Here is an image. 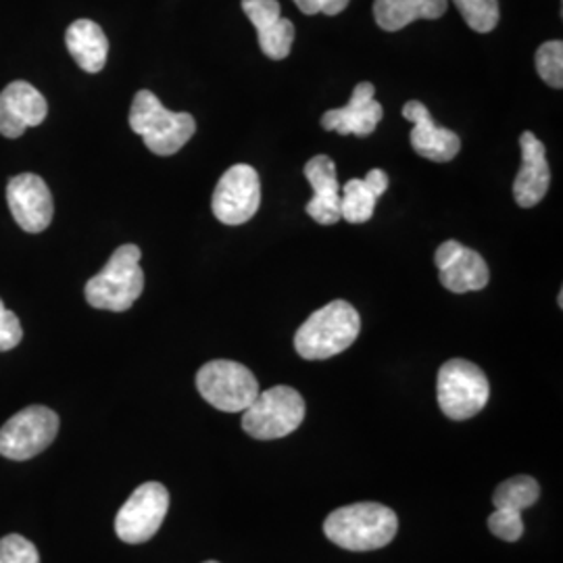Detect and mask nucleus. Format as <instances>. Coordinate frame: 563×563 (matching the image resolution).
Listing matches in <instances>:
<instances>
[{
  "mask_svg": "<svg viewBox=\"0 0 563 563\" xmlns=\"http://www.w3.org/2000/svg\"><path fill=\"white\" fill-rule=\"evenodd\" d=\"M397 514L380 504H353L334 509L325 522L323 532L334 544L346 551H376L397 537Z\"/></svg>",
  "mask_w": 563,
  "mask_h": 563,
  "instance_id": "f257e3e1",
  "label": "nucleus"
},
{
  "mask_svg": "<svg viewBox=\"0 0 563 563\" xmlns=\"http://www.w3.org/2000/svg\"><path fill=\"white\" fill-rule=\"evenodd\" d=\"M360 330L362 318L351 302H328L297 330L295 349L307 362H323L346 351L357 341Z\"/></svg>",
  "mask_w": 563,
  "mask_h": 563,
  "instance_id": "f03ea898",
  "label": "nucleus"
},
{
  "mask_svg": "<svg viewBox=\"0 0 563 563\" xmlns=\"http://www.w3.org/2000/svg\"><path fill=\"white\" fill-rule=\"evenodd\" d=\"M130 128L151 153L169 157L195 136L197 121L190 113L169 111L151 90H141L130 109Z\"/></svg>",
  "mask_w": 563,
  "mask_h": 563,
  "instance_id": "7ed1b4c3",
  "label": "nucleus"
},
{
  "mask_svg": "<svg viewBox=\"0 0 563 563\" xmlns=\"http://www.w3.org/2000/svg\"><path fill=\"white\" fill-rule=\"evenodd\" d=\"M141 249L136 244L120 246L101 272L86 284V301L102 311H128L144 290Z\"/></svg>",
  "mask_w": 563,
  "mask_h": 563,
  "instance_id": "20e7f679",
  "label": "nucleus"
},
{
  "mask_svg": "<svg viewBox=\"0 0 563 563\" xmlns=\"http://www.w3.org/2000/svg\"><path fill=\"white\" fill-rule=\"evenodd\" d=\"M305 399L290 386H274L260 393L242 413V428L257 441H276L292 434L305 420Z\"/></svg>",
  "mask_w": 563,
  "mask_h": 563,
  "instance_id": "39448f33",
  "label": "nucleus"
},
{
  "mask_svg": "<svg viewBox=\"0 0 563 563\" xmlns=\"http://www.w3.org/2000/svg\"><path fill=\"white\" fill-rule=\"evenodd\" d=\"M490 397V384L483 369L467 360H449L439 369L437 399L444 416L463 422L478 416Z\"/></svg>",
  "mask_w": 563,
  "mask_h": 563,
  "instance_id": "423d86ee",
  "label": "nucleus"
},
{
  "mask_svg": "<svg viewBox=\"0 0 563 563\" xmlns=\"http://www.w3.org/2000/svg\"><path fill=\"white\" fill-rule=\"evenodd\" d=\"M197 388L205 401L225 413H242L262 393L246 365L228 360L205 363L197 374Z\"/></svg>",
  "mask_w": 563,
  "mask_h": 563,
  "instance_id": "0eeeda50",
  "label": "nucleus"
},
{
  "mask_svg": "<svg viewBox=\"0 0 563 563\" xmlns=\"http://www.w3.org/2000/svg\"><path fill=\"white\" fill-rule=\"evenodd\" d=\"M59 432V416L42 405L21 409L0 428V455L25 462L46 451Z\"/></svg>",
  "mask_w": 563,
  "mask_h": 563,
  "instance_id": "6e6552de",
  "label": "nucleus"
},
{
  "mask_svg": "<svg viewBox=\"0 0 563 563\" xmlns=\"http://www.w3.org/2000/svg\"><path fill=\"white\" fill-rule=\"evenodd\" d=\"M169 493L162 483H144L130 495L115 518V532L123 543L151 541L167 516Z\"/></svg>",
  "mask_w": 563,
  "mask_h": 563,
  "instance_id": "1a4fd4ad",
  "label": "nucleus"
},
{
  "mask_svg": "<svg viewBox=\"0 0 563 563\" xmlns=\"http://www.w3.org/2000/svg\"><path fill=\"white\" fill-rule=\"evenodd\" d=\"M262 205V181L255 167L239 163L223 174L216 192L211 209L213 216L225 225H242L255 218Z\"/></svg>",
  "mask_w": 563,
  "mask_h": 563,
  "instance_id": "9d476101",
  "label": "nucleus"
},
{
  "mask_svg": "<svg viewBox=\"0 0 563 563\" xmlns=\"http://www.w3.org/2000/svg\"><path fill=\"white\" fill-rule=\"evenodd\" d=\"M7 202L13 220L30 234L44 232L55 216L53 195L36 174H20L7 184Z\"/></svg>",
  "mask_w": 563,
  "mask_h": 563,
  "instance_id": "9b49d317",
  "label": "nucleus"
},
{
  "mask_svg": "<svg viewBox=\"0 0 563 563\" xmlns=\"http://www.w3.org/2000/svg\"><path fill=\"white\" fill-rule=\"evenodd\" d=\"M434 263L439 267L441 284L455 295L483 290L490 280L483 255L463 246L462 242H443L434 253Z\"/></svg>",
  "mask_w": 563,
  "mask_h": 563,
  "instance_id": "f8f14e48",
  "label": "nucleus"
},
{
  "mask_svg": "<svg viewBox=\"0 0 563 563\" xmlns=\"http://www.w3.org/2000/svg\"><path fill=\"white\" fill-rule=\"evenodd\" d=\"M384 109L376 101V88L372 81H362L353 88L351 101L341 109L323 113L322 128L328 132H339L341 136H369L383 121Z\"/></svg>",
  "mask_w": 563,
  "mask_h": 563,
  "instance_id": "ddd939ff",
  "label": "nucleus"
},
{
  "mask_svg": "<svg viewBox=\"0 0 563 563\" xmlns=\"http://www.w3.org/2000/svg\"><path fill=\"white\" fill-rule=\"evenodd\" d=\"M46 113V99L27 81H11L0 92V134L4 139H20L27 128L41 125Z\"/></svg>",
  "mask_w": 563,
  "mask_h": 563,
  "instance_id": "4468645a",
  "label": "nucleus"
},
{
  "mask_svg": "<svg viewBox=\"0 0 563 563\" xmlns=\"http://www.w3.org/2000/svg\"><path fill=\"white\" fill-rule=\"evenodd\" d=\"M402 118L413 123L409 141L413 151L428 162L446 163L455 159L462 141L455 132L437 125L428 107L420 101H409L402 107Z\"/></svg>",
  "mask_w": 563,
  "mask_h": 563,
  "instance_id": "2eb2a0df",
  "label": "nucleus"
},
{
  "mask_svg": "<svg viewBox=\"0 0 563 563\" xmlns=\"http://www.w3.org/2000/svg\"><path fill=\"white\" fill-rule=\"evenodd\" d=\"M242 11L255 25L263 55L269 59H286L292 51L295 25L282 18L278 0H242Z\"/></svg>",
  "mask_w": 563,
  "mask_h": 563,
  "instance_id": "dca6fc26",
  "label": "nucleus"
},
{
  "mask_svg": "<svg viewBox=\"0 0 563 563\" xmlns=\"http://www.w3.org/2000/svg\"><path fill=\"white\" fill-rule=\"evenodd\" d=\"M305 178L313 188L311 201L305 205L307 216L320 225L341 222V186L334 162L328 155H316L305 165Z\"/></svg>",
  "mask_w": 563,
  "mask_h": 563,
  "instance_id": "f3484780",
  "label": "nucleus"
},
{
  "mask_svg": "<svg viewBox=\"0 0 563 563\" xmlns=\"http://www.w3.org/2000/svg\"><path fill=\"white\" fill-rule=\"evenodd\" d=\"M522 148V167L514 181V197L516 202L530 209L543 201L551 184V169L547 163V151L543 142L539 141L532 132H523L520 136Z\"/></svg>",
  "mask_w": 563,
  "mask_h": 563,
  "instance_id": "a211bd4d",
  "label": "nucleus"
},
{
  "mask_svg": "<svg viewBox=\"0 0 563 563\" xmlns=\"http://www.w3.org/2000/svg\"><path fill=\"white\" fill-rule=\"evenodd\" d=\"M65 44L86 74H99L109 55V41L101 25L90 20L74 21L65 32Z\"/></svg>",
  "mask_w": 563,
  "mask_h": 563,
  "instance_id": "6ab92c4d",
  "label": "nucleus"
},
{
  "mask_svg": "<svg viewBox=\"0 0 563 563\" xmlns=\"http://www.w3.org/2000/svg\"><path fill=\"white\" fill-rule=\"evenodd\" d=\"M449 0H376L374 18L384 32H399L416 20H439Z\"/></svg>",
  "mask_w": 563,
  "mask_h": 563,
  "instance_id": "aec40b11",
  "label": "nucleus"
},
{
  "mask_svg": "<svg viewBox=\"0 0 563 563\" xmlns=\"http://www.w3.org/2000/svg\"><path fill=\"white\" fill-rule=\"evenodd\" d=\"M539 497H541V486L532 476H514L495 488L493 505L495 509L522 514L523 509L537 504Z\"/></svg>",
  "mask_w": 563,
  "mask_h": 563,
  "instance_id": "412c9836",
  "label": "nucleus"
},
{
  "mask_svg": "<svg viewBox=\"0 0 563 563\" xmlns=\"http://www.w3.org/2000/svg\"><path fill=\"white\" fill-rule=\"evenodd\" d=\"M378 197L365 180H349L341 190V220L365 223L374 218Z\"/></svg>",
  "mask_w": 563,
  "mask_h": 563,
  "instance_id": "4be33fe9",
  "label": "nucleus"
},
{
  "mask_svg": "<svg viewBox=\"0 0 563 563\" xmlns=\"http://www.w3.org/2000/svg\"><path fill=\"white\" fill-rule=\"evenodd\" d=\"M470 30L488 34L499 23V0H453Z\"/></svg>",
  "mask_w": 563,
  "mask_h": 563,
  "instance_id": "5701e85b",
  "label": "nucleus"
},
{
  "mask_svg": "<svg viewBox=\"0 0 563 563\" xmlns=\"http://www.w3.org/2000/svg\"><path fill=\"white\" fill-rule=\"evenodd\" d=\"M537 71L551 88H563V42L549 41L537 51Z\"/></svg>",
  "mask_w": 563,
  "mask_h": 563,
  "instance_id": "b1692460",
  "label": "nucleus"
},
{
  "mask_svg": "<svg viewBox=\"0 0 563 563\" xmlns=\"http://www.w3.org/2000/svg\"><path fill=\"white\" fill-rule=\"evenodd\" d=\"M0 563H41V555L25 537L7 534L0 539Z\"/></svg>",
  "mask_w": 563,
  "mask_h": 563,
  "instance_id": "393cba45",
  "label": "nucleus"
},
{
  "mask_svg": "<svg viewBox=\"0 0 563 563\" xmlns=\"http://www.w3.org/2000/svg\"><path fill=\"white\" fill-rule=\"evenodd\" d=\"M488 530L505 543H516L523 534L522 514L495 509L488 518Z\"/></svg>",
  "mask_w": 563,
  "mask_h": 563,
  "instance_id": "a878e982",
  "label": "nucleus"
},
{
  "mask_svg": "<svg viewBox=\"0 0 563 563\" xmlns=\"http://www.w3.org/2000/svg\"><path fill=\"white\" fill-rule=\"evenodd\" d=\"M21 339H23V330L18 316L9 311L4 302L0 301V353L15 349Z\"/></svg>",
  "mask_w": 563,
  "mask_h": 563,
  "instance_id": "bb28decb",
  "label": "nucleus"
},
{
  "mask_svg": "<svg viewBox=\"0 0 563 563\" xmlns=\"http://www.w3.org/2000/svg\"><path fill=\"white\" fill-rule=\"evenodd\" d=\"M349 2L351 0H295V4L305 15H339L349 7Z\"/></svg>",
  "mask_w": 563,
  "mask_h": 563,
  "instance_id": "cd10ccee",
  "label": "nucleus"
},
{
  "mask_svg": "<svg viewBox=\"0 0 563 563\" xmlns=\"http://www.w3.org/2000/svg\"><path fill=\"white\" fill-rule=\"evenodd\" d=\"M363 180L369 184V188L374 190V195L380 199L384 192H386V188H388V176L384 174L383 169H372V172H367V176L363 178Z\"/></svg>",
  "mask_w": 563,
  "mask_h": 563,
  "instance_id": "c85d7f7f",
  "label": "nucleus"
},
{
  "mask_svg": "<svg viewBox=\"0 0 563 563\" xmlns=\"http://www.w3.org/2000/svg\"><path fill=\"white\" fill-rule=\"evenodd\" d=\"M205 563H220V562H213V560H211V562H205Z\"/></svg>",
  "mask_w": 563,
  "mask_h": 563,
  "instance_id": "c756f323",
  "label": "nucleus"
}]
</instances>
